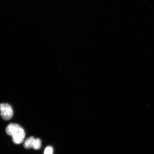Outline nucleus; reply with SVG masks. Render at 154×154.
<instances>
[{
    "label": "nucleus",
    "mask_w": 154,
    "mask_h": 154,
    "mask_svg": "<svg viewBox=\"0 0 154 154\" xmlns=\"http://www.w3.org/2000/svg\"><path fill=\"white\" fill-rule=\"evenodd\" d=\"M6 132L12 137L14 143L19 144L24 141L25 137V132L22 127L16 123H11L7 126Z\"/></svg>",
    "instance_id": "nucleus-1"
},
{
    "label": "nucleus",
    "mask_w": 154,
    "mask_h": 154,
    "mask_svg": "<svg viewBox=\"0 0 154 154\" xmlns=\"http://www.w3.org/2000/svg\"><path fill=\"white\" fill-rule=\"evenodd\" d=\"M0 114L4 120H10L14 114L13 108L8 104L2 103L0 104Z\"/></svg>",
    "instance_id": "nucleus-2"
},
{
    "label": "nucleus",
    "mask_w": 154,
    "mask_h": 154,
    "mask_svg": "<svg viewBox=\"0 0 154 154\" xmlns=\"http://www.w3.org/2000/svg\"><path fill=\"white\" fill-rule=\"evenodd\" d=\"M35 138L33 137H30L24 142V146L25 149H30L33 148V143Z\"/></svg>",
    "instance_id": "nucleus-3"
},
{
    "label": "nucleus",
    "mask_w": 154,
    "mask_h": 154,
    "mask_svg": "<svg viewBox=\"0 0 154 154\" xmlns=\"http://www.w3.org/2000/svg\"><path fill=\"white\" fill-rule=\"evenodd\" d=\"M41 141L39 139H35L33 143V148L35 150H38L41 148Z\"/></svg>",
    "instance_id": "nucleus-4"
},
{
    "label": "nucleus",
    "mask_w": 154,
    "mask_h": 154,
    "mask_svg": "<svg viewBox=\"0 0 154 154\" xmlns=\"http://www.w3.org/2000/svg\"><path fill=\"white\" fill-rule=\"evenodd\" d=\"M53 150L51 147H47L45 150L44 154H53Z\"/></svg>",
    "instance_id": "nucleus-5"
}]
</instances>
